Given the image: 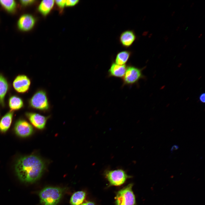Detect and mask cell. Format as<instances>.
Wrapping results in <instances>:
<instances>
[{"label":"cell","mask_w":205,"mask_h":205,"mask_svg":"<svg viewBox=\"0 0 205 205\" xmlns=\"http://www.w3.org/2000/svg\"><path fill=\"white\" fill-rule=\"evenodd\" d=\"M81 205H95V204L94 202L89 201L83 203Z\"/></svg>","instance_id":"25"},{"label":"cell","mask_w":205,"mask_h":205,"mask_svg":"<svg viewBox=\"0 0 205 205\" xmlns=\"http://www.w3.org/2000/svg\"><path fill=\"white\" fill-rule=\"evenodd\" d=\"M79 2L77 0H66L65 6L67 7H71L77 4Z\"/></svg>","instance_id":"20"},{"label":"cell","mask_w":205,"mask_h":205,"mask_svg":"<svg viewBox=\"0 0 205 205\" xmlns=\"http://www.w3.org/2000/svg\"><path fill=\"white\" fill-rule=\"evenodd\" d=\"M26 116L31 123L36 128L42 129L44 127L47 118L38 114L27 112Z\"/></svg>","instance_id":"10"},{"label":"cell","mask_w":205,"mask_h":205,"mask_svg":"<svg viewBox=\"0 0 205 205\" xmlns=\"http://www.w3.org/2000/svg\"><path fill=\"white\" fill-rule=\"evenodd\" d=\"M131 54V52L128 51H124L119 52L116 56L115 63L119 65H125L130 58Z\"/></svg>","instance_id":"16"},{"label":"cell","mask_w":205,"mask_h":205,"mask_svg":"<svg viewBox=\"0 0 205 205\" xmlns=\"http://www.w3.org/2000/svg\"><path fill=\"white\" fill-rule=\"evenodd\" d=\"M143 69L132 65L127 67L126 71L122 80L123 85H130L136 83L141 79L144 78Z\"/></svg>","instance_id":"4"},{"label":"cell","mask_w":205,"mask_h":205,"mask_svg":"<svg viewBox=\"0 0 205 205\" xmlns=\"http://www.w3.org/2000/svg\"><path fill=\"white\" fill-rule=\"evenodd\" d=\"M35 22V19L33 16L30 14H26L22 15L19 18L17 25L21 30L27 31L33 28Z\"/></svg>","instance_id":"9"},{"label":"cell","mask_w":205,"mask_h":205,"mask_svg":"<svg viewBox=\"0 0 205 205\" xmlns=\"http://www.w3.org/2000/svg\"><path fill=\"white\" fill-rule=\"evenodd\" d=\"M64 189L56 187H48L42 189L39 193L42 205H56L60 200Z\"/></svg>","instance_id":"2"},{"label":"cell","mask_w":205,"mask_h":205,"mask_svg":"<svg viewBox=\"0 0 205 205\" xmlns=\"http://www.w3.org/2000/svg\"><path fill=\"white\" fill-rule=\"evenodd\" d=\"M34 2V0H21L20 1V3L23 5L26 6L31 4Z\"/></svg>","instance_id":"22"},{"label":"cell","mask_w":205,"mask_h":205,"mask_svg":"<svg viewBox=\"0 0 205 205\" xmlns=\"http://www.w3.org/2000/svg\"><path fill=\"white\" fill-rule=\"evenodd\" d=\"M13 113L11 111L5 114L0 121V130L5 132L9 128L11 123Z\"/></svg>","instance_id":"13"},{"label":"cell","mask_w":205,"mask_h":205,"mask_svg":"<svg viewBox=\"0 0 205 205\" xmlns=\"http://www.w3.org/2000/svg\"><path fill=\"white\" fill-rule=\"evenodd\" d=\"M127 67L125 64L119 65L112 63L108 71L109 77L122 78L125 73Z\"/></svg>","instance_id":"11"},{"label":"cell","mask_w":205,"mask_h":205,"mask_svg":"<svg viewBox=\"0 0 205 205\" xmlns=\"http://www.w3.org/2000/svg\"><path fill=\"white\" fill-rule=\"evenodd\" d=\"M16 134L22 137H26L32 133L33 128L31 125L26 121L19 120L17 121L15 126Z\"/></svg>","instance_id":"7"},{"label":"cell","mask_w":205,"mask_h":205,"mask_svg":"<svg viewBox=\"0 0 205 205\" xmlns=\"http://www.w3.org/2000/svg\"><path fill=\"white\" fill-rule=\"evenodd\" d=\"M105 174L110 184L114 186L122 185L128 177L126 172L121 169L106 171Z\"/></svg>","instance_id":"6"},{"label":"cell","mask_w":205,"mask_h":205,"mask_svg":"<svg viewBox=\"0 0 205 205\" xmlns=\"http://www.w3.org/2000/svg\"><path fill=\"white\" fill-rule=\"evenodd\" d=\"M9 106L11 110H16L21 108L23 105L22 99L17 96H11L9 99Z\"/></svg>","instance_id":"17"},{"label":"cell","mask_w":205,"mask_h":205,"mask_svg":"<svg viewBox=\"0 0 205 205\" xmlns=\"http://www.w3.org/2000/svg\"><path fill=\"white\" fill-rule=\"evenodd\" d=\"M0 5L9 13L14 12L17 7L16 3L14 0H0Z\"/></svg>","instance_id":"19"},{"label":"cell","mask_w":205,"mask_h":205,"mask_svg":"<svg viewBox=\"0 0 205 205\" xmlns=\"http://www.w3.org/2000/svg\"><path fill=\"white\" fill-rule=\"evenodd\" d=\"M179 148V146L178 145H173L170 150L171 153H172L174 150H177Z\"/></svg>","instance_id":"24"},{"label":"cell","mask_w":205,"mask_h":205,"mask_svg":"<svg viewBox=\"0 0 205 205\" xmlns=\"http://www.w3.org/2000/svg\"><path fill=\"white\" fill-rule=\"evenodd\" d=\"M86 193L83 191H78L74 193L71 197L70 202L72 205H79L85 199Z\"/></svg>","instance_id":"18"},{"label":"cell","mask_w":205,"mask_h":205,"mask_svg":"<svg viewBox=\"0 0 205 205\" xmlns=\"http://www.w3.org/2000/svg\"><path fill=\"white\" fill-rule=\"evenodd\" d=\"M30 84L29 78L24 75L18 76L14 79L13 85L14 89L18 92L24 93L29 89Z\"/></svg>","instance_id":"8"},{"label":"cell","mask_w":205,"mask_h":205,"mask_svg":"<svg viewBox=\"0 0 205 205\" xmlns=\"http://www.w3.org/2000/svg\"><path fill=\"white\" fill-rule=\"evenodd\" d=\"M199 100L202 103H204L205 102V94L202 93L200 94L199 97Z\"/></svg>","instance_id":"23"},{"label":"cell","mask_w":205,"mask_h":205,"mask_svg":"<svg viewBox=\"0 0 205 205\" xmlns=\"http://www.w3.org/2000/svg\"><path fill=\"white\" fill-rule=\"evenodd\" d=\"M45 164L40 157L34 155L19 159L15 167L18 177L22 181L32 183L38 180L45 169Z\"/></svg>","instance_id":"1"},{"label":"cell","mask_w":205,"mask_h":205,"mask_svg":"<svg viewBox=\"0 0 205 205\" xmlns=\"http://www.w3.org/2000/svg\"><path fill=\"white\" fill-rule=\"evenodd\" d=\"M133 184L131 183L119 191L116 197V205H135V198L132 191Z\"/></svg>","instance_id":"3"},{"label":"cell","mask_w":205,"mask_h":205,"mask_svg":"<svg viewBox=\"0 0 205 205\" xmlns=\"http://www.w3.org/2000/svg\"><path fill=\"white\" fill-rule=\"evenodd\" d=\"M136 39V36L134 32L132 30H127L121 33L119 40L123 46L128 47L132 44Z\"/></svg>","instance_id":"12"},{"label":"cell","mask_w":205,"mask_h":205,"mask_svg":"<svg viewBox=\"0 0 205 205\" xmlns=\"http://www.w3.org/2000/svg\"><path fill=\"white\" fill-rule=\"evenodd\" d=\"M55 1L57 5L60 9H62L63 8L65 5L66 0H56Z\"/></svg>","instance_id":"21"},{"label":"cell","mask_w":205,"mask_h":205,"mask_svg":"<svg viewBox=\"0 0 205 205\" xmlns=\"http://www.w3.org/2000/svg\"><path fill=\"white\" fill-rule=\"evenodd\" d=\"M8 88V84L6 79L0 75V104L2 106L4 105V98Z\"/></svg>","instance_id":"15"},{"label":"cell","mask_w":205,"mask_h":205,"mask_svg":"<svg viewBox=\"0 0 205 205\" xmlns=\"http://www.w3.org/2000/svg\"><path fill=\"white\" fill-rule=\"evenodd\" d=\"M55 1L53 0H43L40 3L38 8L39 11L43 15H47L53 8Z\"/></svg>","instance_id":"14"},{"label":"cell","mask_w":205,"mask_h":205,"mask_svg":"<svg viewBox=\"0 0 205 205\" xmlns=\"http://www.w3.org/2000/svg\"><path fill=\"white\" fill-rule=\"evenodd\" d=\"M29 103L32 107L37 109L45 110L49 108L46 93L42 90L38 91L34 94L30 99Z\"/></svg>","instance_id":"5"}]
</instances>
